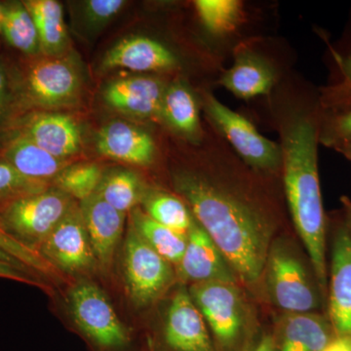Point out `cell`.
Segmentation results:
<instances>
[{
  "label": "cell",
  "instance_id": "3",
  "mask_svg": "<svg viewBox=\"0 0 351 351\" xmlns=\"http://www.w3.org/2000/svg\"><path fill=\"white\" fill-rule=\"evenodd\" d=\"M84 93V75L73 52L61 57L38 56L13 83L14 106L25 112H64L77 108Z\"/></svg>",
  "mask_w": 351,
  "mask_h": 351
},
{
  "label": "cell",
  "instance_id": "4",
  "mask_svg": "<svg viewBox=\"0 0 351 351\" xmlns=\"http://www.w3.org/2000/svg\"><path fill=\"white\" fill-rule=\"evenodd\" d=\"M68 309L92 351H137L133 332L120 319L98 284L80 278L69 289Z\"/></svg>",
  "mask_w": 351,
  "mask_h": 351
},
{
  "label": "cell",
  "instance_id": "8",
  "mask_svg": "<svg viewBox=\"0 0 351 351\" xmlns=\"http://www.w3.org/2000/svg\"><path fill=\"white\" fill-rule=\"evenodd\" d=\"M263 276L270 300L285 313H313L319 306L304 263L285 242H272Z\"/></svg>",
  "mask_w": 351,
  "mask_h": 351
},
{
  "label": "cell",
  "instance_id": "15",
  "mask_svg": "<svg viewBox=\"0 0 351 351\" xmlns=\"http://www.w3.org/2000/svg\"><path fill=\"white\" fill-rule=\"evenodd\" d=\"M78 203L99 270L108 274L123 237L127 215L110 206L97 193Z\"/></svg>",
  "mask_w": 351,
  "mask_h": 351
},
{
  "label": "cell",
  "instance_id": "7",
  "mask_svg": "<svg viewBox=\"0 0 351 351\" xmlns=\"http://www.w3.org/2000/svg\"><path fill=\"white\" fill-rule=\"evenodd\" d=\"M203 107L208 119L228 141L245 165L261 173L282 169L280 145L265 138L243 115L233 112L213 94L205 93Z\"/></svg>",
  "mask_w": 351,
  "mask_h": 351
},
{
  "label": "cell",
  "instance_id": "39",
  "mask_svg": "<svg viewBox=\"0 0 351 351\" xmlns=\"http://www.w3.org/2000/svg\"><path fill=\"white\" fill-rule=\"evenodd\" d=\"M254 351H276V343H274L271 337H263L257 348Z\"/></svg>",
  "mask_w": 351,
  "mask_h": 351
},
{
  "label": "cell",
  "instance_id": "29",
  "mask_svg": "<svg viewBox=\"0 0 351 351\" xmlns=\"http://www.w3.org/2000/svg\"><path fill=\"white\" fill-rule=\"evenodd\" d=\"M105 170L95 162H73L53 180L52 186L77 202L96 193Z\"/></svg>",
  "mask_w": 351,
  "mask_h": 351
},
{
  "label": "cell",
  "instance_id": "40",
  "mask_svg": "<svg viewBox=\"0 0 351 351\" xmlns=\"http://www.w3.org/2000/svg\"><path fill=\"white\" fill-rule=\"evenodd\" d=\"M0 261H2V262L11 263V265H17V267H22V269H27V267L23 265L22 263H20L17 258H15L12 257V256L9 255L8 253H6L5 251L2 250L1 248H0Z\"/></svg>",
  "mask_w": 351,
  "mask_h": 351
},
{
  "label": "cell",
  "instance_id": "34",
  "mask_svg": "<svg viewBox=\"0 0 351 351\" xmlns=\"http://www.w3.org/2000/svg\"><path fill=\"white\" fill-rule=\"evenodd\" d=\"M341 69L343 80L332 90V101L348 108L351 106V54L341 61Z\"/></svg>",
  "mask_w": 351,
  "mask_h": 351
},
{
  "label": "cell",
  "instance_id": "9",
  "mask_svg": "<svg viewBox=\"0 0 351 351\" xmlns=\"http://www.w3.org/2000/svg\"><path fill=\"white\" fill-rule=\"evenodd\" d=\"M38 253L51 267L76 279L88 278L99 270L77 201L41 245Z\"/></svg>",
  "mask_w": 351,
  "mask_h": 351
},
{
  "label": "cell",
  "instance_id": "5",
  "mask_svg": "<svg viewBox=\"0 0 351 351\" xmlns=\"http://www.w3.org/2000/svg\"><path fill=\"white\" fill-rule=\"evenodd\" d=\"M75 202L71 196L51 186L23 196L0 210V228L18 243L38 253Z\"/></svg>",
  "mask_w": 351,
  "mask_h": 351
},
{
  "label": "cell",
  "instance_id": "6",
  "mask_svg": "<svg viewBox=\"0 0 351 351\" xmlns=\"http://www.w3.org/2000/svg\"><path fill=\"white\" fill-rule=\"evenodd\" d=\"M121 269L126 294L138 308L160 299L177 276L174 265L158 255L130 223L122 248Z\"/></svg>",
  "mask_w": 351,
  "mask_h": 351
},
{
  "label": "cell",
  "instance_id": "30",
  "mask_svg": "<svg viewBox=\"0 0 351 351\" xmlns=\"http://www.w3.org/2000/svg\"><path fill=\"white\" fill-rule=\"evenodd\" d=\"M51 184L34 181L20 174L5 161L0 160V210L23 196L48 189Z\"/></svg>",
  "mask_w": 351,
  "mask_h": 351
},
{
  "label": "cell",
  "instance_id": "31",
  "mask_svg": "<svg viewBox=\"0 0 351 351\" xmlns=\"http://www.w3.org/2000/svg\"><path fill=\"white\" fill-rule=\"evenodd\" d=\"M126 3L123 0H88L82 4V19L90 29H101L114 19Z\"/></svg>",
  "mask_w": 351,
  "mask_h": 351
},
{
  "label": "cell",
  "instance_id": "20",
  "mask_svg": "<svg viewBox=\"0 0 351 351\" xmlns=\"http://www.w3.org/2000/svg\"><path fill=\"white\" fill-rule=\"evenodd\" d=\"M276 77V69L267 60L246 51L237 55L234 64L223 73L219 83L237 98L250 100L269 94Z\"/></svg>",
  "mask_w": 351,
  "mask_h": 351
},
{
  "label": "cell",
  "instance_id": "18",
  "mask_svg": "<svg viewBox=\"0 0 351 351\" xmlns=\"http://www.w3.org/2000/svg\"><path fill=\"white\" fill-rule=\"evenodd\" d=\"M329 311L338 336L351 335V234L348 228L337 232L332 244Z\"/></svg>",
  "mask_w": 351,
  "mask_h": 351
},
{
  "label": "cell",
  "instance_id": "25",
  "mask_svg": "<svg viewBox=\"0 0 351 351\" xmlns=\"http://www.w3.org/2000/svg\"><path fill=\"white\" fill-rule=\"evenodd\" d=\"M129 223L158 255L175 267L179 265L186 250L188 235L160 225L147 216L141 207L132 210Z\"/></svg>",
  "mask_w": 351,
  "mask_h": 351
},
{
  "label": "cell",
  "instance_id": "1",
  "mask_svg": "<svg viewBox=\"0 0 351 351\" xmlns=\"http://www.w3.org/2000/svg\"><path fill=\"white\" fill-rule=\"evenodd\" d=\"M217 154L216 168L176 171L173 186L239 280L251 285L263 277L276 219L260 196L230 175L228 152L218 147Z\"/></svg>",
  "mask_w": 351,
  "mask_h": 351
},
{
  "label": "cell",
  "instance_id": "12",
  "mask_svg": "<svg viewBox=\"0 0 351 351\" xmlns=\"http://www.w3.org/2000/svg\"><path fill=\"white\" fill-rule=\"evenodd\" d=\"M167 86L158 76H123L106 83L101 99L108 108L131 119L161 121Z\"/></svg>",
  "mask_w": 351,
  "mask_h": 351
},
{
  "label": "cell",
  "instance_id": "22",
  "mask_svg": "<svg viewBox=\"0 0 351 351\" xmlns=\"http://www.w3.org/2000/svg\"><path fill=\"white\" fill-rule=\"evenodd\" d=\"M24 3L36 23L41 55L61 57L73 52L62 4L56 0H27Z\"/></svg>",
  "mask_w": 351,
  "mask_h": 351
},
{
  "label": "cell",
  "instance_id": "11",
  "mask_svg": "<svg viewBox=\"0 0 351 351\" xmlns=\"http://www.w3.org/2000/svg\"><path fill=\"white\" fill-rule=\"evenodd\" d=\"M13 133L63 160H73L82 151V126L73 115L64 112H25L15 120Z\"/></svg>",
  "mask_w": 351,
  "mask_h": 351
},
{
  "label": "cell",
  "instance_id": "36",
  "mask_svg": "<svg viewBox=\"0 0 351 351\" xmlns=\"http://www.w3.org/2000/svg\"><path fill=\"white\" fill-rule=\"evenodd\" d=\"M0 277L1 278L11 279L14 281L29 284V285L40 286L38 279L32 277L27 269H22L17 265L0 261Z\"/></svg>",
  "mask_w": 351,
  "mask_h": 351
},
{
  "label": "cell",
  "instance_id": "37",
  "mask_svg": "<svg viewBox=\"0 0 351 351\" xmlns=\"http://www.w3.org/2000/svg\"><path fill=\"white\" fill-rule=\"evenodd\" d=\"M322 351H351V335H343L332 339Z\"/></svg>",
  "mask_w": 351,
  "mask_h": 351
},
{
  "label": "cell",
  "instance_id": "42",
  "mask_svg": "<svg viewBox=\"0 0 351 351\" xmlns=\"http://www.w3.org/2000/svg\"><path fill=\"white\" fill-rule=\"evenodd\" d=\"M2 20H3V5L0 4V34L2 32Z\"/></svg>",
  "mask_w": 351,
  "mask_h": 351
},
{
  "label": "cell",
  "instance_id": "38",
  "mask_svg": "<svg viewBox=\"0 0 351 351\" xmlns=\"http://www.w3.org/2000/svg\"><path fill=\"white\" fill-rule=\"evenodd\" d=\"M332 147H334L339 154H343L348 160L351 161V140L341 141V142L332 145Z\"/></svg>",
  "mask_w": 351,
  "mask_h": 351
},
{
  "label": "cell",
  "instance_id": "24",
  "mask_svg": "<svg viewBox=\"0 0 351 351\" xmlns=\"http://www.w3.org/2000/svg\"><path fill=\"white\" fill-rule=\"evenodd\" d=\"M147 189L135 171L112 168L105 170L96 193L117 211L129 215L141 205Z\"/></svg>",
  "mask_w": 351,
  "mask_h": 351
},
{
  "label": "cell",
  "instance_id": "13",
  "mask_svg": "<svg viewBox=\"0 0 351 351\" xmlns=\"http://www.w3.org/2000/svg\"><path fill=\"white\" fill-rule=\"evenodd\" d=\"M161 341L167 351H215L209 328L189 289L180 288L171 299Z\"/></svg>",
  "mask_w": 351,
  "mask_h": 351
},
{
  "label": "cell",
  "instance_id": "17",
  "mask_svg": "<svg viewBox=\"0 0 351 351\" xmlns=\"http://www.w3.org/2000/svg\"><path fill=\"white\" fill-rule=\"evenodd\" d=\"M96 149L107 158L136 166L152 165L157 154L156 141L149 132L122 120L101 127L96 136Z\"/></svg>",
  "mask_w": 351,
  "mask_h": 351
},
{
  "label": "cell",
  "instance_id": "10",
  "mask_svg": "<svg viewBox=\"0 0 351 351\" xmlns=\"http://www.w3.org/2000/svg\"><path fill=\"white\" fill-rule=\"evenodd\" d=\"M189 295L199 309L208 328L226 348L237 343L247 325L248 308L237 284H193Z\"/></svg>",
  "mask_w": 351,
  "mask_h": 351
},
{
  "label": "cell",
  "instance_id": "14",
  "mask_svg": "<svg viewBox=\"0 0 351 351\" xmlns=\"http://www.w3.org/2000/svg\"><path fill=\"white\" fill-rule=\"evenodd\" d=\"M176 274L184 283L218 282L237 284L239 279L228 261L196 221L188 233V242Z\"/></svg>",
  "mask_w": 351,
  "mask_h": 351
},
{
  "label": "cell",
  "instance_id": "27",
  "mask_svg": "<svg viewBox=\"0 0 351 351\" xmlns=\"http://www.w3.org/2000/svg\"><path fill=\"white\" fill-rule=\"evenodd\" d=\"M1 34L9 45L27 56H43L36 23L24 1L4 4Z\"/></svg>",
  "mask_w": 351,
  "mask_h": 351
},
{
  "label": "cell",
  "instance_id": "28",
  "mask_svg": "<svg viewBox=\"0 0 351 351\" xmlns=\"http://www.w3.org/2000/svg\"><path fill=\"white\" fill-rule=\"evenodd\" d=\"M201 24L214 36H226L237 29L244 17L243 3L239 0H196Z\"/></svg>",
  "mask_w": 351,
  "mask_h": 351
},
{
  "label": "cell",
  "instance_id": "32",
  "mask_svg": "<svg viewBox=\"0 0 351 351\" xmlns=\"http://www.w3.org/2000/svg\"><path fill=\"white\" fill-rule=\"evenodd\" d=\"M0 248L8 253L9 255L17 258L27 267H32L39 270H45L46 267H50L38 253L29 250L23 245L18 243L1 228H0Z\"/></svg>",
  "mask_w": 351,
  "mask_h": 351
},
{
  "label": "cell",
  "instance_id": "41",
  "mask_svg": "<svg viewBox=\"0 0 351 351\" xmlns=\"http://www.w3.org/2000/svg\"><path fill=\"white\" fill-rule=\"evenodd\" d=\"M343 204H345V207L346 211H348V219H350V234H351V202L348 198H343Z\"/></svg>",
  "mask_w": 351,
  "mask_h": 351
},
{
  "label": "cell",
  "instance_id": "23",
  "mask_svg": "<svg viewBox=\"0 0 351 351\" xmlns=\"http://www.w3.org/2000/svg\"><path fill=\"white\" fill-rule=\"evenodd\" d=\"M332 327L317 313H287L282 323L280 351H322L331 343Z\"/></svg>",
  "mask_w": 351,
  "mask_h": 351
},
{
  "label": "cell",
  "instance_id": "33",
  "mask_svg": "<svg viewBox=\"0 0 351 351\" xmlns=\"http://www.w3.org/2000/svg\"><path fill=\"white\" fill-rule=\"evenodd\" d=\"M319 140L329 147L341 141L351 140V108L332 117L320 134Z\"/></svg>",
  "mask_w": 351,
  "mask_h": 351
},
{
  "label": "cell",
  "instance_id": "19",
  "mask_svg": "<svg viewBox=\"0 0 351 351\" xmlns=\"http://www.w3.org/2000/svg\"><path fill=\"white\" fill-rule=\"evenodd\" d=\"M1 160L10 164L20 174L34 181L52 186L53 180L73 160L53 156L43 147L17 133L11 134L0 149Z\"/></svg>",
  "mask_w": 351,
  "mask_h": 351
},
{
  "label": "cell",
  "instance_id": "26",
  "mask_svg": "<svg viewBox=\"0 0 351 351\" xmlns=\"http://www.w3.org/2000/svg\"><path fill=\"white\" fill-rule=\"evenodd\" d=\"M141 208L147 216L164 226L188 235L195 219L180 196L156 189H147Z\"/></svg>",
  "mask_w": 351,
  "mask_h": 351
},
{
  "label": "cell",
  "instance_id": "16",
  "mask_svg": "<svg viewBox=\"0 0 351 351\" xmlns=\"http://www.w3.org/2000/svg\"><path fill=\"white\" fill-rule=\"evenodd\" d=\"M180 66L177 55L165 44L145 36L121 39L106 53L100 69H127L135 73H165Z\"/></svg>",
  "mask_w": 351,
  "mask_h": 351
},
{
  "label": "cell",
  "instance_id": "2",
  "mask_svg": "<svg viewBox=\"0 0 351 351\" xmlns=\"http://www.w3.org/2000/svg\"><path fill=\"white\" fill-rule=\"evenodd\" d=\"M284 188L295 230L326 295V228L318 172L320 129L311 113L294 112L281 124Z\"/></svg>",
  "mask_w": 351,
  "mask_h": 351
},
{
  "label": "cell",
  "instance_id": "35",
  "mask_svg": "<svg viewBox=\"0 0 351 351\" xmlns=\"http://www.w3.org/2000/svg\"><path fill=\"white\" fill-rule=\"evenodd\" d=\"M14 106L13 82L5 66L0 64V124L5 120Z\"/></svg>",
  "mask_w": 351,
  "mask_h": 351
},
{
  "label": "cell",
  "instance_id": "21",
  "mask_svg": "<svg viewBox=\"0 0 351 351\" xmlns=\"http://www.w3.org/2000/svg\"><path fill=\"white\" fill-rule=\"evenodd\" d=\"M161 121L191 142L198 143L202 140L197 101L193 91L182 80L168 84L164 94Z\"/></svg>",
  "mask_w": 351,
  "mask_h": 351
}]
</instances>
